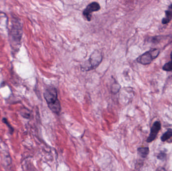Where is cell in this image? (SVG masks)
<instances>
[{
  "label": "cell",
  "instance_id": "6da1fadb",
  "mask_svg": "<svg viewBox=\"0 0 172 171\" xmlns=\"http://www.w3.org/2000/svg\"><path fill=\"white\" fill-rule=\"evenodd\" d=\"M43 95L50 110L54 113L58 115L61 112L62 108L60 102L58 99L57 89L50 86L46 89Z\"/></svg>",
  "mask_w": 172,
  "mask_h": 171
},
{
  "label": "cell",
  "instance_id": "7a4b0ae2",
  "mask_svg": "<svg viewBox=\"0 0 172 171\" xmlns=\"http://www.w3.org/2000/svg\"><path fill=\"white\" fill-rule=\"evenodd\" d=\"M102 60V56L99 51L93 52L91 55L90 57L85 64L82 66V69H85V71L95 69L99 65Z\"/></svg>",
  "mask_w": 172,
  "mask_h": 171
},
{
  "label": "cell",
  "instance_id": "3957f363",
  "mask_svg": "<svg viewBox=\"0 0 172 171\" xmlns=\"http://www.w3.org/2000/svg\"><path fill=\"white\" fill-rule=\"evenodd\" d=\"M160 53V50L153 49L143 54L137 59V61L143 65H147L151 63V62L157 57Z\"/></svg>",
  "mask_w": 172,
  "mask_h": 171
},
{
  "label": "cell",
  "instance_id": "277c9868",
  "mask_svg": "<svg viewBox=\"0 0 172 171\" xmlns=\"http://www.w3.org/2000/svg\"><path fill=\"white\" fill-rule=\"evenodd\" d=\"M100 9V6L97 2H92L89 4L83 11V15L88 21H90L92 18V14L93 12H96Z\"/></svg>",
  "mask_w": 172,
  "mask_h": 171
},
{
  "label": "cell",
  "instance_id": "5b68a950",
  "mask_svg": "<svg viewBox=\"0 0 172 171\" xmlns=\"http://www.w3.org/2000/svg\"><path fill=\"white\" fill-rule=\"evenodd\" d=\"M11 41L12 42H16L17 44H19L22 37V28L20 24H16L12 27L11 30Z\"/></svg>",
  "mask_w": 172,
  "mask_h": 171
},
{
  "label": "cell",
  "instance_id": "8992f818",
  "mask_svg": "<svg viewBox=\"0 0 172 171\" xmlns=\"http://www.w3.org/2000/svg\"><path fill=\"white\" fill-rule=\"evenodd\" d=\"M161 128V123L160 122L156 121L153 124L151 129V132L147 139V143H151L156 139L157 134Z\"/></svg>",
  "mask_w": 172,
  "mask_h": 171
},
{
  "label": "cell",
  "instance_id": "52a82bcc",
  "mask_svg": "<svg viewBox=\"0 0 172 171\" xmlns=\"http://www.w3.org/2000/svg\"><path fill=\"white\" fill-rule=\"evenodd\" d=\"M165 13V17L162 20L163 24H168L172 19V4L170 6L167 11H166Z\"/></svg>",
  "mask_w": 172,
  "mask_h": 171
},
{
  "label": "cell",
  "instance_id": "ba28073f",
  "mask_svg": "<svg viewBox=\"0 0 172 171\" xmlns=\"http://www.w3.org/2000/svg\"><path fill=\"white\" fill-rule=\"evenodd\" d=\"M137 151L142 158H145L149 154V150L148 147L139 148L137 149Z\"/></svg>",
  "mask_w": 172,
  "mask_h": 171
},
{
  "label": "cell",
  "instance_id": "9c48e42d",
  "mask_svg": "<svg viewBox=\"0 0 172 171\" xmlns=\"http://www.w3.org/2000/svg\"><path fill=\"white\" fill-rule=\"evenodd\" d=\"M172 137V129L169 128L166 132H165L163 135L161 136V139L162 142L167 141Z\"/></svg>",
  "mask_w": 172,
  "mask_h": 171
},
{
  "label": "cell",
  "instance_id": "30bf717a",
  "mask_svg": "<svg viewBox=\"0 0 172 171\" xmlns=\"http://www.w3.org/2000/svg\"><path fill=\"white\" fill-rule=\"evenodd\" d=\"M2 122L7 126V127L8 128L10 134H11V135H12L13 134L14 131V128H13L12 125L9 122L7 118H3L2 119Z\"/></svg>",
  "mask_w": 172,
  "mask_h": 171
},
{
  "label": "cell",
  "instance_id": "8fae6325",
  "mask_svg": "<svg viewBox=\"0 0 172 171\" xmlns=\"http://www.w3.org/2000/svg\"><path fill=\"white\" fill-rule=\"evenodd\" d=\"M171 58V61L165 64L163 67V69L165 71H170L172 70V58Z\"/></svg>",
  "mask_w": 172,
  "mask_h": 171
},
{
  "label": "cell",
  "instance_id": "7c38bea8",
  "mask_svg": "<svg viewBox=\"0 0 172 171\" xmlns=\"http://www.w3.org/2000/svg\"><path fill=\"white\" fill-rule=\"evenodd\" d=\"M166 157V154L164 152H160V154L157 156V159L161 160H164L165 159Z\"/></svg>",
  "mask_w": 172,
  "mask_h": 171
},
{
  "label": "cell",
  "instance_id": "4fadbf2b",
  "mask_svg": "<svg viewBox=\"0 0 172 171\" xmlns=\"http://www.w3.org/2000/svg\"><path fill=\"white\" fill-rule=\"evenodd\" d=\"M156 171H166L165 169L163 167H159L157 169Z\"/></svg>",
  "mask_w": 172,
  "mask_h": 171
},
{
  "label": "cell",
  "instance_id": "5bb4252c",
  "mask_svg": "<svg viewBox=\"0 0 172 171\" xmlns=\"http://www.w3.org/2000/svg\"><path fill=\"white\" fill-rule=\"evenodd\" d=\"M171 58H172V52H171Z\"/></svg>",
  "mask_w": 172,
  "mask_h": 171
}]
</instances>
